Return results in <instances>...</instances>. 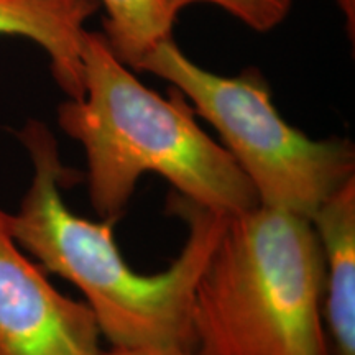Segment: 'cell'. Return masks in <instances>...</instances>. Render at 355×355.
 <instances>
[{
  "instance_id": "obj_11",
  "label": "cell",
  "mask_w": 355,
  "mask_h": 355,
  "mask_svg": "<svg viewBox=\"0 0 355 355\" xmlns=\"http://www.w3.org/2000/svg\"><path fill=\"white\" fill-rule=\"evenodd\" d=\"M345 17V25H347V32L350 35V40L354 42V32H355V0H336Z\"/></svg>"
},
{
  "instance_id": "obj_10",
  "label": "cell",
  "mask_w": 355,
  "mask_h": 355,
  "mask_svg": "<svg viewBox=\"0 0 355 355\" xmlns=\"http://www.w3.org/2000/svg\"><path fill=\"white\" fill-rule=\"evenodd\" d=\"M101 355H198L194 349L180 345H139V347H112Z\"/></svg>"
},
{
  "instance_id": "obj_8",
  "label": "cell",
  "mask_w": 355,
  "mask_h": 355,
  "mask_svg": "<svg viewBox=\"0 0 355 355\" xmlns=\"http://www.w3.org/2000/svg\"><path fill=\"white\" fill-rule=\"evenodd\" d=\"M104 6L105 42L128 68L139 71L157 43L171 37L173 19L162 0H97Z\"/></svg>"
},
{
  "instance_id": "obj_6",
  "label": "cell",
  "mask_w": 355,
  "mask_h": 355,
  "mask_svg": "<svg viewBox=\"0 0 355 355\" xmlns=\"http://www.w3.org/2000/svg\"><path fill=\"white\" fill-rule=\"evenodd\" d=\"M311 222L326 266L322 318L331 355H355V178L340 186Z\"/></svg>"
},
{
  "instance_id": "obj_5",
  "label": "cell",
  "mask_w": 355,
  "mask_h": 355,
  "mask_svg": "<svg viewBox=\"0 0 355 355\" xmlns=\"http://www.w3.org/2000/svg\"><path fill=\"white\" fill-rule=\"evenodd\" d=\"M99 337L89 306L24 255L0 209V355H101Z\"/></svg>"
},
{
  "instance_id": "obj_3",
  "label": "cell",
  "mask_w": 355,
  "mask_h": 355,
  "mask_svg": "<svg viewBox=\"0 0 355 355\" xmlns=\"http://www.w3.org/2000/svg\"><path fill=\"white\" fill-rule=\"evenodd\" d=\"M324 277L308 217L260 204L229 217L194 288L198 355H331Z\"/></svg>"
},
{
  "instance_id": "obj_4",
  "label": "cell",
  "mask_w": 355,
  "mask_h": 355,
  "mask_svg": "<svg viewBox=\"0 0 355 355\" xmlns=\"http://www.w3.org/2000/svg\"><path fill=\"white\" fill-rule=\"evenodd\" d=\"M139 71L171 83L194 114L216 128L260 206L311 219L355 178L354 145L345 139L313 140L291 127L275 107L259 69L219 76L193 63L168 37L155 44Z\"/></svg>"
},
{
  "instance_id": "obj_9",
  "label": "cell",
  "mask_w": 355,
  "mask_h": 355,
  "mask_svg": "<svg viewBox=\"0 0 355 355\" xmlns=\"http://www.w3.org/2000/svg\"><path fill=\"white\" fill-rule=\"evenodd\" d=\"M173 19L193 3H212L257 32H270L286 19L291 0H162Z\"/></svg>"
},
{
  "instance_id": "obj_1",
  "label": "cell",
  "mask_w": 355,
  "mask_h": 355,
  "mask_svg": "<svg viewBox=\"0 0 355 355\" xmlns=\"http://www.w3.org/2000/svg\"><path fill=\"white\" fill-rule=\"evenodd\" d=\"M19 139L33 165L32 183L17 214H7L15 242L46 272L60 275L86 296L101 336L112 347L180 345L196 350L194 288L229 217L180 196L176 214L188 241L170 268L141 275L119 250L114 220L94 222L66 206L63 188L74 175L61 162L58 141L40 121H28Z\"/></svg>"
},
{
  "instance_id": "obj_7",
  "label": "cell",
  "mask_w": 355,
  "mask_h": 355,
  "mask_svg": "<svg viewBox=\"0 0 355 355\" xmlns=\"http://www.w3.org/2000/svg\"><path fill=\"white\" fill-rule=\"evenodd\" d=\"M97 0H0V35L32 40L50 56L51 73L69 99H81L83 37Z\"/></svg>"
},
{
  "instance_id": "obj_2",
  "label": "cell",
  "mask_w": 355,
  "mask_h": 355,
  "mask_svg": "<svg viewBox=\"0 0 355 355\" xmlns=\"http://www.w3.org/2000/svg\"><path fill=\"white\" fill-rule=\"evenodd\" d=\"M81 61L84 94L58 107V123L86 152L89 198L102 219L122 214L146 173L219 214L232 217L259 206L232 155L199 127L176 87L165 99L144 86L104 35L87 30Z\"/></svg>"
}]
</instances>
